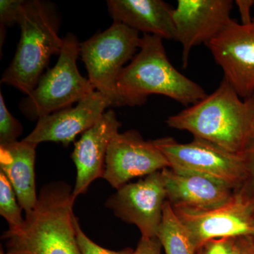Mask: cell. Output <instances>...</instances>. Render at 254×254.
Listing matches in <instances>:
<instances>
[{
    "instance_id": "obj_1",
    "label": "cell",
    "mask_w": 254,
    "mask_h": 254,
    "mask_svg": "<svg viewBox=\"0 0 254 254\" xmlns=\"http://www.w3.org/2000/svg\"><path fill=\"white\" fill-rule=\"evenodd\" d=\"M73 188L63 181L42 187L22 225L3 233L7 254H81L76 240Z\"/></svg>"
},
{
    "instance_id": "obj_2",
    "label": "cell",
    "mask_w": 254,
    "mask_h": 254,
    "mask_svg": "<svg viewBox=\"0 0 254 254\" xmlns=\"http://www.w3.org/2000/svg\"><path fill=\"white\" fill-rule=\"evenodd\" d=\"M166 124L240 155L254 130V95L242 99L223 77L215 91L169 117Z\"/></svg>"
},
{
    "instance_id": "obj_3",
    "label": "cell",
    "mask_w": 254,
    "mask_h": 254,
    "mask_svg": "<svg viewBox=\"0 0 254 254\" xmlns=\"http://www.w3.org/2000/svg\"><path fill=\"white\" fill-rule=\"evenodd\" d=\"M163 41L153 35L141 37L139 52L123 68L117 82L118 107L139 106L151 95H165L190 106L206 96L202 87L172 64Z\"/></svg>"
},
{
    "instance_id": "obj_4",
    "label": "cell",
    "mask_w": 254,
    "mask_h": 254,
    "mask_svg": "<svg viewBox=\"0 0 254 254\" xmlns=\"http://www.w3.org/2000/svg\"><path fill=\"white\" fill-rule=\"evenodd\" d=\"M18 24L19 43L1 82L27 95L36 88L52 55L60 54L63 38L58 36L59 23L54 9L44 1H26Z\"/></svg>"
},
{
    "instance_id": "obj_5",
    "label": "cell",
    "mask_w": 254,
    "mask_h": 254,
    "mask_svg": "<svg viewBox=\"0 0 254 254\" xmlns=\"http://www.w3.org/2000/svg\"><path fill=\"white\" fill-rule=\"evenodd\" d=\"M59 55L54 67L42 75L36 88L20 103V110L29 120H38L70 108L95 91L90 80L78 71L80 43L72 33L63 38Z\"/></svg>"
},
{
    "instance_id": "obj_6",
    "label": "cell",
    "mask_w": 254,
    "mask_h": 254,
    "mask_svg": "<svg viewBox=\"0 0 254 254\" xmlns=\"http://www.w3.org/2000/svg\"><path fill=\"white\" fill-rule=\"evenodd\" d=\"M139 33L123 23L114 22L105 31L80 43V55L88 79L95 91L118 107L117 82L125 64L134 58L141 46Z\"/></svg>"
},
{
    "instance_id": "obj_7",
    "label": "cell",
    "mask_w": 254,
    "mask_h": 254,
    "mask_svg": "<svg viewBox=\"0 0 254 254\" xmlns=\"http://www.w3.org/2000/svg\"><path fill=\"white\" fill-rule=\"evenodd\" d=\"M153 142L168 160L170 168L177 173L207 177L235 190L245 181V167L241 155L200 138L181 143L173 137H163Z\"/></svg>"
},
{
    "instance_id": "obj_8",
    "label": "cell",
    "mask_w": 254,
    "mask_h": 254,
    "mask_svg": "<svg viewBox=\"0 0 254 254\" xmlns=\"http://www.w3.org/2000/svg\"><path fill=\"white\" fill-rule=\"evenodd\" d=\"M173 209L198 250L218 239L254 238V204L238 192L227 203L210 210Z\"/></svg>"
},
{
    "instance_id": "obj_9",
    "label": "cell",
    "mask_w": 254,
    "mask_h": 254,
    "mask_svg": "<svg viewBox=\"0 0 254 254\" xmlns=\"http://www.w3.org/2000/svg\"><path fill=\"white\" fill-rule=\"evenodd\" d=\"M166 201V190L159 171L120 187L105 205L120 220L136 225L143 238H155Z\"/></svg>"
},
{
    "instance_id": "obj_10",
    "label": "cell",
    "mask_w": 254,
    "mask_h": 254,
    "mask_svg": "<svg viewBox=\"0 0 254 254\" xmlns=\"http://www.w3.org/2000/svg\"><path fill=\"white\" fill-rule=\"evenodd\" d=\"M206 46L241 98L254 95V15L247 23L232 18Z\"/></svg>"
},
{
    "instance_id": "obj_11",
    "label": "cell",
    "mask_w": 254,
    "mask_h": 254,
    "mask_svg": "<svg viewBox=\"0 0 254 254\" xmlns=\"http://www.w3.org/2000/svg\"><path fill=\"white\" fill-rule=\"evenodd\" d=\"M168 168V160L153 141H145L139 132L129 130L117 133L110 142L103 178L118 190L132 179Z\"/></svg>"
},
{
    "instance_id": "obj_12",
    "label": "cell",
    "mask_w": 254,
    "mask_h": 254,
    "mask_svg": "<svg viewBox=\"0 0 254 254\" xmlns=\"http://www.w3.org/2000/svg\"><path fill=\"white\" fill-rule=\"evenodd\" d=\"M231 0H178L173 10L175 40L182 46L183 67L188 65L193 47L206 46L232 18Z\"/></svg>"
},
{
    "instance_id": "obj_13",
    "label": "cell",
    "mask_w": 254,
    "mask_h": 254,
    "mask_svg": "<svg viewBox=\"0 0 254 254\" xmlns=\"http://www.w3.org/2000/svg\"><path fill=\"white\" fill-rule=\"evenodd\" d=\"M110 106L112 103L109 98L99 91H93L73 108H65L40 118L34 129L24 140L37 145L52 141L66 146L78 134H83L98 123Z\"/></svg>"
},
{
    "instance_id": "obj_14",
    "label": "cell",
    "mask_w": 254,
    "mask_h": 254,
    "mask_svg": "<svg viewBox=\"0 0 254 254\" xmlns=\"http://www.w3.org/2000/svg\"><path fill=\"white\" fill-rule=\"evenodd\" d=\"M121 126L115 112L108 110L75 143L71 157L76 169L73 188L76 199L86 193L92 182L103 178L108 147Z\"/></svg>"
},
{
    "instance_id": "obj_15",
    "label": "cell",
    "mask_w": 254,
    "mask_h": 254,
    "mask_svg": "<svg viewBox=\"0 0 254 254\" xmlns=\"http://www.w3.org/2000/svg\"><path fill=\"white\" fill-rule=\"evenodd\" d=\"M161 173L167 200L173 208L210 210L227 203L235 193L231 187L200 175L177 173L170 168Z\"/></svg>"
},
{
    "instance_id": "obj_16",
    "label": "cell",
    "mask_w": 254,
    "mask_h": 254,
    "mask_svg": "<svg viewBox=\"0 0 254 254\" xmlns=\"http://www.w3.org/2000/svg\"><path fill=\"white\" fill-rule=\"evenodd\" d=\"M107 4L114 22L143 35L175 40L173 8L163 0H109Z\"/></svg>"
},
{
    "instance_id": "obj_17",
    "label": "cell",
    "mask_w": 254,
    "mask_h": 254,
    "mask_svg": "<svg viewBox=\"0 0 254 254\" xmlns=\"http://www.w3.org/2000/svg\"><path fill=\"white\" fill-rule=\"evenodd\" d=\"M36 147L24 139L0 145V171L9 180L26 213L31 211L38 202L35 180Z\"/></svg>"
},
{
    "instance_id": "obj_18",
    "label": "cell",
    "mask_w": 254,
    "mask_h": 254,
    "mask_svg": "<svg viewBox=\"0 0 254 254\" xmlns=\"http://www.w3.org/2000/svg\"><path fill=\"white\" fill-rule=\"evenodd\" d=\"M157 238L165 254H198V249L190 233L168 200L164 205L163 218Z\"/></svg>"
},
{
    "instance_id": "obj_19",
    "label": "cell",
    "mask_w": 254,
    "mask_h": 254,
    "mask_svg": "<svg viewBox=\"0 0 254 254\" xmlns=\"http://www.w3.org/2000/svg\"><path fill=\"white\" fill-rule=\"evenodd\" d=\"M14 189L4 174L0 171V215L7 222L9 228L19 227L24 218Z\"/></svg>"
},
{
    "instance_id": "obj_20",
    "label": "cell",
    "mask_w": 254,
    "mask_h": 254,
    "mask_svg": "<svg viewBox=\"0 0 254 254\" xmlns=\"http://www.w3.org/2000/svg\"><path fill=\"white\" fill-rule=\"evenodd\" d=\"M23 127L6 108L2 93H0V145L18 141L22 134Z\"/></svg>"
},
{
    "instance_id": "obj_21",
    "label": "cell",
    "mask_w": 254,
    "mask_h": 254,
    "mask_svg": "<svg viewBox=\"0 0 254 254\" xmlns=\"http://www.w3.org/2000/svg\"><path fill=\"white\" fill-rule=\"evenodd\" d=\"M240 155L245 164L246 177L242 186L235 191L254 204V130Z\"/></svg>"
},
{
    "instance_id": "obj_22",
    "label": "cell",
    "mask_w": 254,
    "mask_h": 254,
    "mask_svg": "<svg viewBox=\"0 0 254 254\" xmlns=\"http://www.w3.org/2000/svg\"><path fill=\"white\" fill-rule=\"evenodd\" d=\"M74 223L76 240L81 254H133L134 250L129 247L120 251H112L100 247L83 232L76 217L75 218Z\"/></svg>"
},
{
    "instance_id": "obj_23",
    "label": "cell",
    "mask_w": 254,
    "mask_h": 254,
    "mask_svg": "<svg viewBox=\"0 0 254 254\" xmlns=\"http://www.w3.org/2000/svg\"><path fill=\"white\" fill-rule=\"evenodd\" d=\"M23 0H1L0 1V22L1 27L18 23L23 5Z\"/></svg>"
},
{
    "instance_id": "obj_24",
    "label": "cell",
    "mask_w": 254,
    "mask_h": 254,
    "mask_svg": "<svg viewBox=\"0 0 254 254\" xmlns=\"http://www.w3.org/2000/svg\"><path fill=\"white\" fill-rule=\"evenodd\" d=\"M237 239L222 238L210 241L207 242L202 248L203 253L204 254H231Z\"/></svg>"
},
{
    "instance_id": "obj_25",
    "label": "cell",
    "mask_w": 254,
    "mask_h": 254,
    "mask_svg": "<svg viewBox=\"0 0 254 254\" xmlns=\"http://www.w3.org/2000/svg\"><path fill=\"white\" fill-rule=\"evenodd\" d=\"M162 246L157 237L143 238L138 242L133 254H161Z\"/></svg>"
},
{
    "instance_id": "obj_26",
    "label": "cell",
    "mask_w": 254,
    "mask_h": 254,
    "mask_svg": "<svg viewBox=\"0 0 254 254\" xmlns=\"http://www.w3.org/2000/svg\"><path fill=\"white\" fill-rule=\"evenodd\" d=\"M236 4L240 13L242 23H247L252 21L253 16L251 15V9L253 7L254 1L248 0H237Z\"/></svg>"
},
{
    "instance_id": "obj_27",
    "label": "cell",
    "mask_w": 254,
    "mask_h": 254,
    "mask_svg": "<svg viewBox=\"0 0 254 254\" xmlns=\"http://www.w3.org/2000/svg\"><path fill=\"white\" fill-rule=\"evenodd\" d=\"M242 254H254V238L240 237L237 238Z\"/></svg>"
},
{
    "instance_id": "obj_28",
    "label": "cell",
    "mask_w": 254,
    "mask_h": 254,
    "mask_svg": "<svg viewBox=\"0 0 254 254\" xmlns=\"http://www.w3.org/2000/svg\"><path fill=\"white\" fill-rule=\"evenodd\" d=\"M231 254H242V250H241V247L240 245H239L237 239L236 240V242H235V245H234Z\"/></svg>"
},
{
    "instance_id": "obj_29",
    "label": "cell",
    "mask_w": 254,
    "mask_h": 254,
    "mask_svg": "<svg viewBox=\"0 0 254 254\" xmlns=\"http://www.w3.org/2000/svg\"><path fill=\"white\" fill-rule=\"evenodd\" d=\"M0 254H7V253L3 250L2 247H1V250H0Z\"/></svg>"
},
{
    "instance_id": "obj_30",
    "label": "cell",
    "mask_w": 254,
    "mask_h": 254,
    "mask_svg": "<svg viewBox=\"0 0 254 254\" xmlns=\"http://www.w3.org/2000/svg\"><path fill=\"white\" fill-rule=\"evenodd\" d=\"M198 254H204V253H203V249L201 248V249H200L199 250H198Z\"/></svg>"
}]
</instances>
